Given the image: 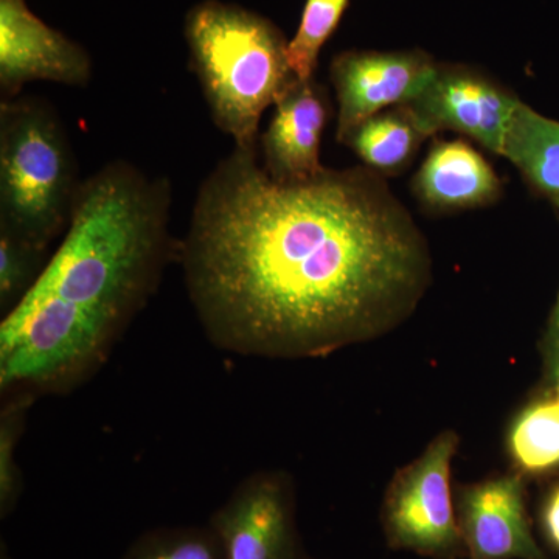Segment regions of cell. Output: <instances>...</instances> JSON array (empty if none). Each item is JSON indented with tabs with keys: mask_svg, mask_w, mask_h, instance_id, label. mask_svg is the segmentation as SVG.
<instances>
[{
	"mask_svg": "<svg viewBox=\"0 0 559 559\" xmlns=\"http://www.w3.org/2000/svg\"><path fill=\"white\" fill-rule=\"evenodd\" d=\"M210 344L231 355L325 358L399 329L432 283L428 240L367 167L280 183L259 150L202 180L178 246Z\"/></svg>",
	"mask_w": 559,
	"mask_h": 559,
	"instance_id": "1",
	"label": "cell"
},
{
	"mask_svg": "<svg viewBox=\"0 0 559 559\" xmlns=\"http://www.w3.org/2000/svg\"><path fill=\"white\" fill-rule=\"evenodd\" d=\"M170 215V180L131 162L81 180L64 240L0 322V395H69L106 366L178 259Z\"/></svg>",
	"mask_w": 559,
	"mask_h": 559,
	"instance_id": "2",
	"label": "cell"
},
{
	"mask_svg": "<svg viewBox=\"0 0 559 559\" xmlns=\"http://www.w3.org/2000/svg\"><path fill=\"white\" fill-rule=\"evenodd\" d=\"M183 36L213 123L234 148L259 150L264 110L297 80L288 39L274 22L245 7L202 0L187 13Z\"/></svg>",
	"mask_w": 559,
	"mask_h": 559,
	"instance_id": "3",
	"label": "cell"
},
{
	"mask_svg": "<svg viewBox=\"0 0 559 559\" xmlns=\"http://www.w3.org/2000/svg\"><path fill=\"white\" fill-rule=\"evenodd\" d=\"M80 183L57 110L31 95L0 100V229L47 252L69 226Z\"/></svg>",
	"mask_w": 559,
	"mask_h": 559,
	"instance_id": "4",
	"label": "cell"
},
{
	"mask_svg": "<svg viewBox=\"0 0 559 559\" xmlns=\"http://www.w3.org/2000/svg\"><path fill=\"white\" fill-rule=\"evenodd\" d=\"M457 450V432L444 430L418 459L396 471L381 509L390 549L430 559L466 557L451 488Z\"/></svg>",
	"mask_w": 559,
	"mask_h": 559,
	"instance_id": "5",
	"label": "cell"
},
{
	"mask_svg": "<svg viewBox=\"0 0 559 559\" xmlns=\"http://www.w3.org/2000/svg\"><path fill=\"white\" fill-rule=\"evenodd\" d=\"M509 87L463 64H440L417 97L403 108L428 138L454 131L502 156L511 119L520 106Z\"/></svg>",
	"mask_w": 559,
	"mask_h": 559,
	"instance_id": "6",
	"label": "cell"
},
{
	"mask_svg": "<svg viewBox=\"0 0 559 559\" xmlns=\"http://www.w3.org/2000/svg\"><path fill=\"white\" fill-rule=\"evenodd\" d=\"M226 559H297L296 502L286 474H250L210 518Z\"/></svg>",
	"mask_w": 559,
	"mask_h": 559,
	"instance_id": "7",
	"label": "cell"
},
{
	"mask_svg": "<svg viewBox=\"0 0 559 559\" xmlns=\"http://www.w3.org/2000/svg\"><path fill=\"white\" fill-rule=\"evenodd\" d=\"M437 61L423 50H348L331 61L337 98V142L382 110L406 105L419 94Z\"/></svg>",
	"mask_w": 559,
	"mask_h": 559,
	"instance_id": "8",
	"label": "cell"
},
{
	"mask_svg": "<svg viewBox=\"0 0 559 559\" xmlns=\"http://www.w3.org/2000/svg\"><path fill=\"white\" fill-rule=\"evenodd\" d=\"M91 55L28 9L25 0H0V98L17 97L32 81L84 87Z\"/></svg>",
	"mask_w": 559,
	"mask_h": 559,
	"instance_id": "9",
	"label": "cell"
},
{
	"mask_svg": "<svg viewBox=\"0 0 559 559\" xmlns=\"http://www.w3.org/2000/svg\"><path fill=\"white\" fill-rule=\"evenodd\" d=\"M455 509L466 558L547 559L533 535L524 474L463 485Z\"/></svg>",
	"mask_w": 559,
	"mask_h": 559,
	"instance_id": "10",
	"label": "cell"
},
{
	"mask_svg": "<svg viewBox=\"0 0 559 559\" xmlns=\"http://www.w3.org/2000/svg\"><path fill=\"white\" fill-rule=\"evenodd\" d=\"M261 138L263 168L275 182L296 183L323 171L320 143L329 120L326 95L314 79H297L274 106Z\"/></svg>",
	"mask_w": 559,
	"mask_h": 559,
	"instance_id": "11",
	"label": "cell"
},
{
	"mask_svg": "<svg viewBox=\"0 0 559 559\" xmlns=\"http://www.w3.org/2000/svg\"><path fill=\"white\" fill-rule=\"evenodd\" d=\"M417 200L433 212L491 205L502 197V180L465 140H436L412 182Z\"/></svg>",
	"mask_w": 559,
	"mask_h": 559,
	"instance_id": "12",
	"label": "cell"
},
{
	"mask_svg": "<svg viewBox=\"0 0 559 559\" xmlns=\"http://www.w3.org/2000/svg\"><path fill=\"white\" fill-rule=\"evenodd\" d=\"M502 157L530 189L559 210V121L521 102L507 132Z\"/></svg>",
	"mask_w": 559,
	"mask_h": 559,
	"instance_id": "13",
	"label": "cell"
},
{
	"mask_svg": "<svg viewBox=\"0 0 559 559\" xmlns=\"http://www.w3.org/2000/svg\"><path fill=\"white\" fill-rule=\"evenodd\" d=\"M428 139L403 106L382 110L355 128L342 145L362 160L364 167L384 176L399 175L414 160Z\"/></svg>",
	"mask_w": 559,
	"mask_h": 559,
	"instance_id": "14",
	"label": "cell"
},
{
	"mask_svg": "<svg viewBox=\"0 0 559 559\" xmlns=\"http://www.w3.org/2000/svg\"><path fill=\"white\" fill-rule=\"evenodd\" d=\"M509 452L518 473L546 476L559 469V403L546 396L528 404L509 430Z\"/></svg>",
	"mask_w": 559,
	"mask_h": 559,
	"instance_id": "15",
	"label": "cell"
},
{
	"mask_svg": "<svg viewBox=\"0 0 559 559\" xmlns=\"http://www.w3.org/2000/svg\"><path fill=\"white\" fill-rule=\"evenodd\" d=\"M31 393H9L2 395L0 409V518L5 520L20 503L24 491V476L17 462V448L28 411L35 403Z\"/></svg>",
	"mask_w": 559,
	"mask_h": 559,
	"instance_id": "16",
	"label": "cell"
},
{
	"mask_svg": "<svg viewBox=\"0 0 559 559\" xmlns=\"http://www.w3.org/2000/svg\"><path fill=\"white\" fill-rule=\"evenodd\" d=\"M349 0H307L296 36L289 40L288 58L299 80L314 79L320 50L340 25Z\"/></svg>",
	"mask_w": 559,
	"mask_h": 559,
	"instance_id": "17",
	"label": "cell"
},
{
	"mask_svg": "<svg viewBox=\"0 0 559 559\" xmlns=\"http://www.w3.org/2000/svg\"><path fill=\"white\" fill-rule=\"evenodd\" d=\"M121 559H226L212 527H165L143 533Z\"/></svg>",
	"mask_w": 559,
	"mask_h": 559,
	"instance_id": "18",
	"label": "cell"
},
{
	"mask_svg": "<svg viewBox=\"0 0 559 559\" xmlns=\"http://www.w3.org/2000/svg\"><path fill=\"white\" fill-rule=\"evenodd\" d=\"M47 261L46 250L0 229V311L3 316L27 296Z\"/></svg>",
	"mask_w": 559,
	"mask_h": 559,
	"instance_id": "19",
	"label": "cell"
},
{
	"mask_svg": "<svg viewBox=\"0 0 559 559\" xmlns=\"http://www.w3.org/2000/svg\"><path fill=\"white\" fill-rule=\"evenodd\" d=\"M540 352H543L544 378H546L547 384L554 388L555 381L559 377V293L543 342H540Z\"/></svg>",
	"mask_w": 559,
	"mask_h": 559,
	"instance_id": "20",
	"label": "cell"
},
{
	"mask_svg": "<svg viewBox=\"0 0 559 559\" xmlns=\"http://www.w3.org/2000/svg\"><path fill=\"white\" fill-rule=\"evenodd\" d=\"M540 524L550 546L559 554V481L547 492L540 507Z\"/></svg>",
	"mask_w": 559,
	"mask_h": 559,
	"instance_id": "21",
	"label": "cell"
},
{
	"mask_svg": "<svg viewBox=\"0 0 559 559\" xmlns=\"http://www.w3.org/2000/svg\"><path fill=\"white\" fill-rule=\"evenodd\" d=\"M0 559H11L9 547H7L5 540L0 544Z\"/></svg>",
	"mask_w": 559,
	"mask_h": 559,
	"instance_id": "22",
	"label": "cell"
},
{
	"mask_svg": "<svg viewBox=\"0 0 559 559\" xmlns=\"http://www.w3.org/2000/svg\"><path fill=\"white\" fill-rule=\"evenodd\" d=\"M554 392H555V399H557L558 403H559V377H558V380L555 381Z\"/></svg>",
	"mask_w": 559,
	"mask_h": 559,
	"instance_id": "23",
	"label": "cell"
}]
</instances>
